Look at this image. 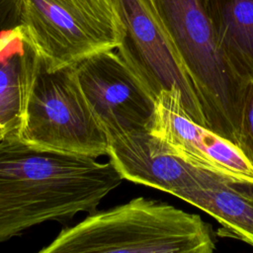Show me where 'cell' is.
Here are the masks:
<instances>
[{
  "instance_id": "obj_1",
  "label": "cell",
  "mask_w": 253,
  "mask_h": 253,
  "mask_svg": "<svg viewBox=\"0 0 253 253\" xmlns=\"http://www.w3.org/2000/svg\"><path fill=\"white\" fill-rule=\"evenodd\" d=\"M123 180L111 161L39 148L7 133L0 140V243L46 221L95 212Z\"/></svg>"
},
{
  "instance_id": "obj_2",
  "label": "cell",
  "mask_w": 253,
  "mask_h": 253,
  "mask_svg": "<svg viewBox=\"0 0 253 253\" xmlns=\"http://www.w3.org/2000/svg\"><path fill=\"white\" fill-rule=\"evenodd\" d=\"M211 226L169 204L134 198L63 228L40 253H211Z\"/></svg>"
},
{
  "instance_id": "obj_3",
  "label": "cell",
  "mask_w": 253,
  "mask_h": 253,
  "mask_svg": "<svg viewBox=\"0 0 253 253\" xmlns=\"http://www.w3.org/2000/svg\"><path fill=\"white\" fill-rule=\"evenodd\" d=\"M194 85L207 126L220 134L240 125L248 82L223 52L204 0H151Z\"/></svg>"
},
{
  "instance_id": "obj_4",
  "label": "cell",
  "mask_w": 253,
  "mask_h": 253,
  "mask_svg": "<svg viewBox=\"0 0 253 253\" xmlns=\"http://www.w3.org/2000/svg\"><path fill=\"white\" fill-rule=\"evenodd\" d=\"M18 136L42 149L108 155V136L81 89L75 64L52 69L38 53Z\"/></svg>"
},
{
  "instance_id": "obj_5",
  "label": "cell",
  "mask_w": 253,
  "mask_h": 253,
  "mask_svg": "<svg viewBox=\"0 0 253 253\" xmlns=\"http://www.w3.org/2000/svg\"><path fill=\"white\" fill-rule=\"evenodd\" d=\"M18 26L49 68L116 49L125 27L116 0H18Z\"/></svg>"
},
{
  "instance_id": "obj_6",
  "label": "cell",
  "mask_w": 253,
  "mask_h": 253,
  "mask_svg": "<svg viewBox=\"0 0 253 253\" xmlns=\"http://www.w3.org/2000/svg\"><path fill=\"white\" fill-rule=\"evenodd\" d=\"M125 27L117 51L154 99L175 91L185 114L207 127L194 85L151 0H116Z\"/></svg>"
},
{
  "instance_id": "obj_7",
  "label": "cell",
  "mask_w": 253,
  "mask_h": 253,
  "mask_svg": "<svg viewBox=\"0 0 253 253\" xmlns=\"http://www.w3.org/2000/svg\"><path fill=\"white\" fill-rule=\"evenodd\" d=\"M88 104L110 137L146 129L155 99L116 49L92 54L75 64Z\"/></svg>"
},
{
  "instance_id": "obj_8",
  "label": "cell",
  "mask_w": 253,
  "mask_h": 253,
  "mask_svg": "<svg viewBox=\"0 0 253 253\" xmlns=\"http://www.w3.org/2000/svg\"><path fill=\"white\" fill-rule=\"evenodd\" d=\"M146 129L191 164L253 184V166L240 148L190 119L177 92L164 90L159 93Z\"/></svg>"
},
{
  "instance_id": "obj_9",
  "label": "cell",
  "mask_w": 253,
  "mask_h": 253,
  "mask_svg": "<svg viewBox=\"0 0 253 253\" xmlns=\"http://www.w3.org/2000/svg\"><path fill=\"white\" fill-rule=\"evenodd\" d=\"M108 156L124 180L175 197L184 190L223 176L191 164L147 129L129 130L110 137Z\"/></svg>"
},
{
  "instance_id": "obj_10",
  "label": "cell",
  "mask_w": 253,
  "mask_h": 253,
  "mask_svg": "<svg viewBox=\"0 0 253 253\" xmlns=\"http://www.w3.org/2000/svg\"><path fill=\"white\" fill-rule=\"evenodd\" d=\"M38 52L20 26L0 31V127L17 133Z\"/></svg>"
},
{
  "instance_id": "obj_11",
  "label": "cell",
  "mask_w": 253,
  "mask_h": 253,
  "mask_svg": "<svg viewBox=\"0 0 253 253\" xmlns=\"http://www.w3.org/2000/svg\"><path fill=\"white\" fill-rule=\"evenodd\" d=\"M176 197L209 213L230 236L253 247L252 183L220 176Z\"/></svg>"
},
{
  "instance_id": "obj_12",
  "label": "cell",
  "mask_w": 253,
  "mask_h": 253,
  "mask_svg": "<svg viewBox=\"0 0 253 253\" xmlns=\"http://www.w3.org/2000/svg\"><path fill=\"white\" fill-rule=\"evenodd\" d=\"M204 2L232 67L245 81H253V0Z\"/></svg>"
},
{
  "instance_id": "obj_13",
  "label": "cell",
  "mask_w": 253,
  "mask_h": 253,
  "mask_svg": "<svg viewBox=\"0 0 253 253\" xmlns=\"http://www.w3.org/2000/svg\"><path fill=\"white\" fill-rule=\"evenodd\" d=\"M237 146L253 166V81L248 82L245 93Z\"/></svg>"
},
{
  "instance_id": "obj_14",
  "label": "cell",
  "mask_w": 253,
  "mask_h": 253,
  "mask_svg": "<svg viewBox=\"0 0 253 253\" xmlns=\"http://www.w3.org/2000/svg\"><path fill=\"white\" fill-rule=\"evenodd\" d=\"M18 0H0V31L18 26Z\"/></svg>"
},
{
  "instance_id": "obj_15",
  "label": "cell",
  "mask_w": 253,
  "mask_h": 253,
  "mask_svg": "<svg viewBox=\"0 0 253 253\" xmlns=\"http://www.w3.org/2000/svg\"><path fill=\"white\" fill-rule=\"evenodd\" d=\"M5 135H6V131H5L3 128L0 127V140H1Z\"/></svg>"
}]
</instances>
